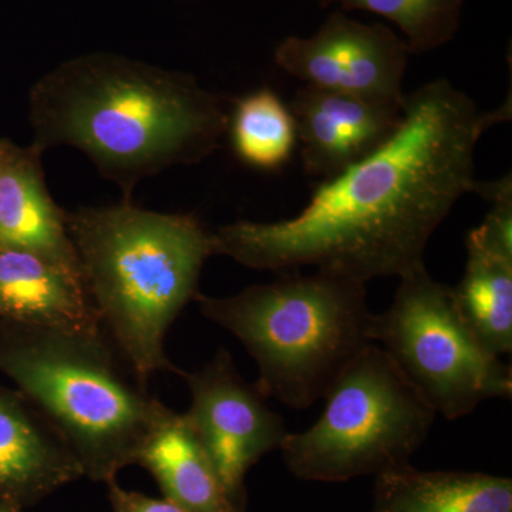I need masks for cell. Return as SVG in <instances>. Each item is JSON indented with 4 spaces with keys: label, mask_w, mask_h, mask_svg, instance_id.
Segmentation results:
<instances>
[{
    "label": "cell",
    "mask_w": 512,
    "mask_h": 512,
    "mask_svg": "<svg viewBox=\"0 0 512 512\" xmlns=\"http://www.w3.org/2000/svg\"><path fill=\"white\" fill-rule=\"evenodd\" d=\"M511 100L481 111L437 79L407 94L396 133L313 192L278 222L238 221L212 232L215 255L259 271H315L367 284L424 265V252L456 202L471 191L478 140L510 120Z\"/></svg>",
    "instance_id": "cell-1"
},
{
    "label": "cell",
    "mask_w": 512,
    "mask_h": 512,
    "mask_svg": "<svg viewBox=\"0 0 512 512\" xmlns=\"http://www.w3.org/2000/svg\"><path fill=\"white\" fill-rule=\"evenodd\" d=\"M30 123L37 151L79 148L128 200L144 178L211 156L229 113L222 97L190 74L92 53L33 86Z\"/></svg>",
    "instance_id": "cell-2"
},
{
    "label": "cell",
    "mask_w": 512,
    "mask_h": 512,
    "mask_svg": "<svg viewBox=\"0 0 512 512\" xmlns=\"http://www.w3.org/2000/svg\"><path fill=\"white\" fill-rule=\"evenodd\" d=\"M67 232L101 328L137 376L180 372L168 359V329L198 293L214 238L192 215L161 214L126 200L66 212Z\"/></svg>",
    "instance_id": "cell-3"
},
{
    "label": "cell",
    "mask_w": 512,
    "mask_h": 512,
    "mask_svg": "<svg viewBox=\"0 0 512 512\" xmlns=\"http://www.w3.org/2000/svg\"><path fill=\"white\" fill-rule=\"evenodd\" d=\"M0 372L59 431L94 483L137 464L173 410L147 392L106 330L0 322Z\"/></svg>",
    "instance_id": "cell-4"
},
{
    "label": "cell",
    "mask_w": 512,
    "mask_h": 512,
    "mask_svg": "<svg viewBox=\"0 0 512 512\" xmlns=\"http://www.w3.org/2000/svg\"><path fill=\"white\" fill-rule=\"evenodd\" d=\"M202 316L228 330L254 357L255 384L295 410L325 397L369 343L373 313L366 285L315 271L285 274L227 298L198 293Z\"/></svg>",
    "instance_id": "cell-5"
},
{
    "label": "cell",
    "mask_w": 512,
    "mask_h": 512,
    "mask_svg": "<svg viewBox=\"0 0 512 512\" xmlns=\"http://www.w3.org/2000/svg\"><path fill=\"white\" fill-rule=\"evenodd\" d=\"M325 399L311 429L289 433L281 446L302 476L393 470L427 439L437 414L376 343L343 369Z\"/></svg>",
    "instance_id": "cell-6"
},
{
    "label": "cell",
    "mask_w": 512,
    "mask_h": 512,
    "mask_svg": "<svg viewBox=\"0 0 512 512\" xmlns=\"http://www.w3.org/2000/svg\"><path fill=\"white\" fill-rule=\"evenodd\" d=\"M370 339L431 409L457 420L512 396L511 367L481 345L458 312L453 288L426 265L400 276L392 306L373 316Z\"/></svg>",
    "instance_id": "cell-7"
},
{
    "label": "cell",
    "mask_w": 512,
    "mask_h": 512,
    "mask_svg": "<svg viewBox=\"0 0 512 512\" xmlns=\"http://www.w3.org/2000/svg\"><path fill=\"white\" fill-rule=\"evenodd\" d=\"M191 393L183 414L217 471L235 510L244 503L249 468L288 436L284 419L272 412L264 394L239 375L231 353L218 349L210 363L195 372L181 370Z\"/></svg>",
    "instance_id": "cell-8"
},
{
    "label": "cell",
    "mask_w": 512,
    "mask_h": 512,
    "mask_svg": "<svg viewBox=\"0 0 512 512\" xmlns=\"http://www.w3.org/2000/svg\"><path fill=\"white\" fill-rule=\"evenodd\" d=\"M410 50L392 29L333 12L316 35L291 36L275 50L286 73L311 86L376 103L403 106Z\"/></svg>",
    "instance_id": "cell-9"
},
{
    "label": "cell",
    "mask_w": 512,
    "mask_h": 512,
    "mask_svg": "<svg viewBox=\"0 0 512 512\" xmlns=\"http://www.w3.org/2000/svg\"><path fill=\"white\" fill-rule=\"evenodd\" d=\"M403 107L305 84L289 106L303 170L322 181L348 170L396 133Z\"/></svg>",
    "instance_id": "cell-10"
},
{
    "label": "cell",
    "mask_w": 512,
    "mask_h": 512,
    "mask_svg": "<svg viewBox=\"0 0 512 512\" xmlns=\"http://www.w3.org/2000/svg\"><path fill=\"white\" fill-rule=\"evenodd\" d=\"M82 477L50 421L19 390L0 387V504H36Z\"/></svg>",
    "instance_id": "cell-11"
},
{
    "label": "cell",
    "mask_w": 512,
    "mask_h": 512,
    "mask_svg": "<svg viewBox=\"0 0 512 512\" xmlns=\"http://www.w3.org/2000/svg\"><path fill=\"white\" fill-rule=\"evenodd\" d=\"M40 157L35 147L8 144L0 171V248L35 252L82 276L66 211L47 191Z\"/></svg>",
    "instance_id": "cell-12"
},
{
    "label": "cell",
    "mask_w": 512,
    "mask_h": 512,
    "mask_svg": "<svg viewBox=\"0 0 512 512\" xmlns=\"http://www.w3.org/2000/svg\"><path fill=\"white\" fill-rule=\"evenodd\" d=\"M0 318L64 328L100 326L82 276L45 256L12 248H0Z\"/></svg>",
    "instance_id": "cell-13"
},
{
    "label": "cell",
    "mask_w": 512,
    "mask_h": 512,
    "mask_svg": "<svg viewBox=\"0 0 512 512\" xmlns=\"http://www.w3.org/2000/svg\"><path fill=\"white\" fill-rule=\"evenodd\" d=\"M137 464L154 477L164 498L185 512H238L183 414L175 413L156 431Z\"/></svg>",
    "instance_id": "cell-14"
},
{
    "label": "cell",
    "mask_w": 512,
    "mask_h": 512,
    "mask_svg": "<svg viewBox=\"0 0 512 512\" xmlns=\"http://www.w3.org/2000/svg\"><path fill=\"white\" fill-rule=\"evenodd\" d=\"M380 512H512V484L483 474L384 471Z\"/></svg>",
    "instance_id": "cell-15"
},
{
    "label": "cell",
    "mask_w": 512,
    "mask_h": 512,
    "mask_svg": "<svg viewBox=\"0 0 512 512\" xmlns=\"http://www.w3.org/2000/svg\"><path fill=\"white\" fill-rule=\"evenodd\" d=\"M466 272L453 288L461 318L491 355L512 350V259L467 242Z\"/></svg>",
    "instance_id": "cell-16"
},
{
    "label": "cell",
    "mask_w": 512,
    "mask_h": 512,
    "mask_svg": "<svg viewBox=\"0 0 512 512\" xmlns=\"http://www.w3.org/2000/svg\"><path fill=\"white\" fill-rule=\"evenodd\" d=\"M228 130L238 157L259 170L284 167L298 143L291 109L268 87L235 103Z\"/></svg>",
    "instance_id": "cell-17"
},
{
    "label": "cell",
    "mask_w": 512,
    "mask_h": 512,
    "mask_svg": "<svg viewBox=\"0 0 512 512\" xmlns=\"http://www.w3.org/2000/svg\"><path fill=\"white\" fill-rule=\"evenodd\" d=\"M320 8L369 10L392 20L407 36L410 55L446 45L460 25L463 0H316Z\"/></svg>",
    "instance_id": "cell-18"
},
{
    "label": "cell",
    "mask_w": 512,
    "mask_h": 512,
    "mask_svg": "<svg viewBox=\"0 0 512 512\" xmlns=\"http://www.w3.org/2000/svg\"><path fill=\"white\" fill-rule=\"evenodd\" d=\"M107 487L114 512H185L167 498H153L137 491L126 490L117 484V480L107 484Z\"/></svg>",
    "instance_id": "cell-19"
},
{
    "label": "cell",
    "mask_w": 512,
    "mask_h": 512,
    "mask_svg": "<svg viewBox=\"0 0 512 512\" xmlns=\"http://www.w3.org/2000/svg\"><path fill=\"white\" fill-rule=\"evenodd\" d=\"M8 144V141L0 140V171H2L3 160H5Z\"/></svg>",
    "instance_id": "cell-20"
},
{
    "label": "cell",
    "mask_w": 512,
    "mask_h": 512,
    "mask_svg": "<svg viewBox=\"0 0 512 512\" xmlns=\"http://www.w3.org/2000/svg\"><path fill=\"white\" fill-rule=\"evenodd\" d=\"M0 512H22V508L12 504H0Z\"/></svg>",
    "instance_id": "cell-21"
}]
</instances>
